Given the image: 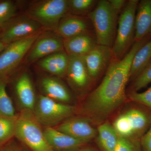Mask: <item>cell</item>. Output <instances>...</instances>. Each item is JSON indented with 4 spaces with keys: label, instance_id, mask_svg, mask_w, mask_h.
Wrapping results in <instances>:
<instances>
[{
    "label": "cell",
    "instance_id": "obj_1",
    "mask_svg": "<svg viewBox=\"0 0 151 151\" xmlns=\"http://www.w3.org/2000/svg\"><path fill=\"white\" fill-rule=\"evenodd\" d=\"M150 39L149 36L135 42L121 59L112 58L103 80L88 95L83 105V113L90 121L103 122L125 102L132 60L137 52Z\"/></svg>",
    "mask_w": 151,
    "mask_h": 151
},
{
    "label": "cell",
    "instance_id": "obj_2",
    "mask_svg": "<svg viewBox=\"0 0 151 151\" xmlns=\"http://www.w3.org/2000/svg\"><path fill=\"white\" fill-rule=\"evenodd\" d=\"M118 15L107 0L98 1L97 6L88 15L97 45L112 48L116 38Z\"/></svg>",
    "mask_w": 151,
    "mask_h": 151
},
{
    "label": "cell",
    "instance_id": "obj_3",
    "mask_svg": "<svg viewBox=\"0 0 151 151\" xmlns=\"http://www.w3.org/2000/svg\"><path fill=\"white\" fill-rule=\"evenodd\" d=\"M41 126L33 112L22 110L17 116L14 137L32 151H54L45 139Z\"/></svg>",
    "mask_w": 151,
    "mask_h": 151
},
{
    "label": "cell",
    "instance_id": "obj_4",
    "mask_svg": "<svg viewBox=\"0 0 151 151\" xmlns=\"http://www.w3.org/2000/svg\"><path fill=\"white\" fill-rule=\"evenodd\" d=\"M139 1H127L119 17L117 34L112 47L114 59L122 58L135 42V17Z\"/></svg>",
    "mask_w": 151,
    "mask_h": 151
},
{
    "label": "cell",
    "instance_id": "obj_5",
    "mask_svg": "<svg viewBox=\"0 0 151 151\" xmlns=\"http://www.w3.org/2000/svg\"><path fill=\"white\" fill-rule=\"evenodd\" d=\"M68 12V0H45L31 6L27 11V16L38 23L43 28L55 31Z\"/></svg>",
    "mask_w": 151,
    "mask_h": 151
},
{
    "label": "cell",
    "instance_id": "obj_6",
    "mask_svg": "<svg viewBox=\"0 0 151 151\" xmlns=\"http://www.w3.org/2000/svg\"><path fill=\"white\" fill-rule=\"evenodd\" d=\"M75 111V107L72 105L59 103L44 95H40L33 113L41 125L52 127L68 119Z\"/></svg>",
    "mask_w": 151,
    "mask_h": 151
},
{
    "label": "cell",
    "instance_id": "obj_7",
    "mask_svg": "<svg viewBox=\"0 0 151 151\" xmlns=\"http://www.w3.org/2000/svg\"><path fill=\"white\" fill-rule=\"evenodd\" d=\"M40 33L8 45L0 52V79L8 78L27 55Z\"/></svg>",
    "mask_w": 151,
    "mask_h": 151
},
{
    "label": "cell",
    "instance_id": "obj_8",
    "mask_svg": "<svg viewBox=\"0 0 151 151\" xmlns=\"http://www.w3.org/2000/svg\"><path fill=\"white\" fill-rule=\"evenodd\" d=\"M42 28L38 23L28 16L12 19L1 27L0 40L8 45L39 33Z\"/></svg>",
    "mask_w": 151,
    "mask_h": 151
},
{
    "label": "cell",
    "instance_id": "obj_9",
    "mask_svg": "<svg viewBox=\"0 0 151 151\" xmlns=\"http://www.w3.org/2000/svg\"><path fill=\"white\" fill-rule=\"evenodd\" d=\"M63 40L56 33L40 34L28 52L26 62L31 64L52 53L64 50Z\"/></svg>",
    "mask_w": 151,
    "mask_h": 151
},
{
    "label": "cell",
    "instance_id": "obj_10",
    "mask_svg": "<svg viewBox=\"0 0 151 151\" xmlns=\"http://www.w3.org/2000/svg\"><path fill=\"white\" fill-rule=\"evenodd\" d=\"M83 58L89 76L94 82L110 65L113 58L112 48L97 45Z\"/></svg>",
    "mask_w": 151,
    "mask_h": 151
},
{
    "label": "cell",
    "instance_id": "obj_11",
    "mask_svg": "<svg viewBox=\"0 0 151 151\" xmlns=\"http://www.w3.org/2000/svg\"><path fill=\"white\" fill-rule=\"evenodd\" d=\"M55 128L72 137L87 143L97 135V130L94 129L91 121L86 118L67 119Z\"/></svg>",
    "mask_w": 151,
    "mask_h": 151
},
{
    "label": "cell",
    "instance_id": "obj_12",
    "mask_svg": "<svg viewBox=\"0 0 151 151\" xmlns=\"http://www.w3.org/2000/svg\"><path fill=\"white\" fill-rule=\"evenodd\" d=\"M65 76L71 86L78 92L86 91L93 82L83 57L69 55V63Z\"/></svg>",
    "mask_w": 151,
    "mask_h": 151
},
{
    "label": "cell",
    "instance_id": "obj_13",
    "mask_svg": "<svg viewBox=\"0 0 151 151\" xmlns=\"http://www.w3.org/2000/svg\"><path fill=\"white\" fill-rule=\"evenodd\" d=\"M123 113L129 125L131 139H140L150 126L151 111L140 105L139 107H133Z\"/></svg>",
    "mask_w": 151,
    "mask_h": 151
},
{
    "label": "cell",
    "instance_id": "obj_14",
    "mask_svg": "<svg viewBox=\"0 0 151 151\" xmlns=\"http://www.w3.org/2000/svg\"><path fill=\"white\" fill-rule=\"evenodd\" d=\"M43 133L47 142L54 151H75L88 143L60 132L53 127H46Z\"/></svg>",
    "mask_w": 151,
    "mask_h": 151
},
{
    "label": "cell",
    "instance_id": "obj_15",
    "mask_svg": "<svg viewBox=\"0 0 151 151\" xmlns=\"http://www.w3.org/2000/svg\"><path fill=\"white\" fill-rule=\"evenodd\" d=\"M15 93L22 110L33 112L36 103L35 91L29 73L23 72L15 82Z\"/></svg>",
    "mask_w": 151,
    "mask_h": 151
},
{
    "label": "cell",
    "instance_id": "obj_16",
    "mask_svg": "<svg viewBox=\"0 0 151 151\" xmlns=\"http://www.w3.org/2000/svg\"><path fill=\"white\" fill-rule=\"evenodd\" d=\"M92 26L89 18L69 15L63 17L55 31L63 39H65L80 35L92 33L91 30Z\"/></svg>",
    "mask_w": 151,
    "mask_h": 151
},
{
    "label": "cell",
    "instance_id": "obj_17",
    "mask_svg": "<svg viewBox=\"0 0 151 151\" xmlns=\"http://www.w3.org/2000/svg\"><path fill=\"white\" fill-rule=\"evenodd\" d=\"M97 45L95 34H84L63 40L64 50L69 55L83 57Z\"/></svg>",
    "mask_w": 151,
    "mask_h": 151
},
{
    "label": "cell",
    "instance_id": "obj_18",
    "mask_svg": "<svg viewBox=\"0 0 151 151\" xmlns=\"http://www.w3.org/2000/svg\"><path fill=\"white\" fill-rule=\"evenodd\" d=\"M149 36H151V0H141L135 17V42Z\"/></svg>",
    "mask_w": 151,
    "mask_h": 151
},
{
    "label": "cell",
    "instance_id": "obj_19",
    "mask_svg": "<svg viewBox=\"0 0 151 151\" xmlns=\"http://www.w3.org/2000/svg\"><path fill=\"white\" fill-rule=\"evenodd\" d=\"M40 86L44 95L52 100L63 103H70L72 100V95L69 89L56 77H43L41 80Z\"/></svg>",
    "mask_w": 151,
    "mask_h": 151
},
{
    "label": "cell",
    "instance_id": "obj_20",
    "mask_svg": "<svg viewBox=\"0 0 151 151\" xmlns=\"http://www.w3.org/2000/svg\"><path fill=\"white\" fill-rule=\"evenodd\" d=\"M69 55L65 50L57 52L38 61L37 66L44 71L60 77L66 75Z\"/></svg>",
    "mask_w": 151,
    "mask_h": 151
},
{
    "label": "cell",
    "instance_id": "obj_21",
    "mask_svg": "<svg viewBox=\"0 0 151 151\" xmlns=\"http://www.w3.org/2000/svg\"><path fill=\"white\" fill-rule=\"evenodd\" d=\"M97 142L103 151H115L119 136L113 125L108 122L100 124L97 129Z\"/></svg>",
    "mask_w": 151,
    "mask_h": 151
},
{
    "label": "cell",
    "instance_id": "obj_22",
    "mask_svg": "<svg viewBox=\"0 0 151 151\" xmlns=\"http://www.w3.org/2000/svg\"><path fill=\"white\" fill-rule=\"evenodd\" d=\"M151 60V39L136 52L132 60L130 71V80L133 81Z\"/></svg>",
    "mask_w": 151,
    "mask_h": 151
},
{
    "label": "cell",
    "instance_id": "obj_23",
    "mask_svg": "<svg viewBox=\"0 0 151 151\" xmlns=\"http://www.w3.org/2000/svg\"><path fill=\"white\" fill-rule=\"evenodd\" d=\"M8 78L0 79V116L15 118L17 115L11 98L6 91Z\"/></svg>",
    "mask_w": 151,
    "mask_h": 151
},
{
    "label": "cell",
    "instance_id": "obj_24",
    "mask_svg": "<svg viewBox=\"0 0 151 151\" xmlns=\"http://www.w3.org/2000/svg\"><path fill=\"white\" fill-rule=\"evenodd\" d=\"M68 12L74 15L87 16L97 6L98 1L96 0H68Z\"/></svg>",
    "mask_w": 151,
    "mask_h": 151
},
{
    "label": "cell",
    "instance_id": "obj_25",
    "mask_svg": "<svg viewBox=\"0 0 151 151\" xmlns=\"http://www.w3.org/2000/svg\"><path fill=\"white\" fill-rule=\"evenodd\" d=\"M17 118V116L15 118L0 116V145L14 137Z\"/></svg>",
    "mask_w": 151,
    "mask_h": 151
},
{
    "label": "cell",
    "instance_id": "obj_26",
    "mask_svg": "<svg viewBox=\"0 0 151 151\" xmlns=\"http://www.w3.org/2000/svg\"><path fill=\"white\" fill-rule=\"evenodd\" d=\"M131 91L139 92L151 83V60L141 73L133 80Z\"/></svg>",
    "mask_w": 151,
    "mask_h": 151
},
{
    "label": "cell",
    "instance_id": "obj_27",
    "mask_svg": "<svg viewBox=\"0 0 151 151\" xmlns=\"http://www.w3.org/2000/svg\"><path fill=\"white\" fill-rule=\"evenodd\" d=\"M16 7L12 1H0V27L13 19L16 14Z\"/></svg>",
    "mask_w": 151,
    "mask_h": 151
},
{
    "label": "cell",
    "instance_id": "obj_28",
    "mask_svg": "<svg viewBox=\"0 0 151 151\" xmlns=\"http://www.w3.org/2000/svg\"><path fill=\"white\" fill-rule=\"evenodd\" d=\"M129 97L134 103L142 105L151 111V86L142 92L131 91Z\"/></svg>",
    "mask_w": 151,
    "mask_h": 151
},
{
    "label": "cell",
    "instance_id": "obj_29",
    "mask_svg": "<svg viewBox=\"0 0 151 151\" xmlns=\"http://www.w3.org/2000/svg\"><path fill=\"white\" fill-rule=\"evenodd\" d=\"M115 151H141L140 140L119 137Z\"/></svg>",
    "mask_w": 151,
    "mask_h": 151
},
{
    "label": "cell",
    "instance_id": "obj_30",
    "mask_svg": "<svg viewBox=\"0 0 151 151\" xmlns=\"http://www.w3.org/2000/svg\"><path fill=\"white\" fill-rule=\"evenodd\" d=\"M141 151H151V124L148 129L140 139Z\"/></svg>",
    "mask_w": 151,
    "mask_h": 151
},
{
    "label": "cell",
    "instance_id": "obj_31",
    "mask_svg": "<svg viewBox=\"0 0 151 151\" xmlns=\"http://www.w3.org/2000/svg\"><path fill=\"white\" fill-rule=\"evenodd\" d=\"M113 10L118 15L124 9L127 3L125 0H108Z\"/></svg>",
    "mask_w": 151,
    "mask_h": 151
},
{
    "label": "cell",
    "instance_id": "obj_32",
    "mask_svg": "<svg viewBox=\"0 0 151 151\" xmlns=\"http://www.w3.org/2000/svg\"><path fill=\"white\" fill-rule=\"evenodd\" d=\"M8 45H6L1 41L0 40V52L4 49Z\"/></svg>",
    "mask_w": 151,
    "mask_h": 151
},
{
    "label": "cell",
    "instance_id": "obj_33",
    "mask_svg": "<svg viewBox=\"0 0 151 151\" xmlns=\"http://www.w3.org/2000/svg\"><path fill=\"white\" fill-rule=\"evenodd\" d=\"M75 151H95L94 150L90 148H81Z\"/></svg>",
    "mask_w": 151,
    "mask_h": 151
},
{
    "label": "cell",
    "instance_id": "obj_34",
    "mask_svg": "<svg viewBox=\"0 0 151 151\" xmlns=\"http://www.w3.org/2000/svg\"><path fill=\"white\" fill-rule=\"evenodd\" d=\"M8 151H24L23 150L19 148H14V149H12L11 150H9Z\"/></svg>",
    "mask_w": 151,
    "mask_h": 151
},
{
    "label": "cell",
    "instance_id": "obj_35",
    "mask_svg": "<svg viewBox=\"0 0 151 151\" xmlns=\"http://www.w3.org/2000/svg\"><path fill=\"white\" fill-rule=\"evenodd\" d=\"M1 27H0V35H1Z\"/></svg>",
    "mask_w": 151,
    "mask_h": 151
}]
</instances>
